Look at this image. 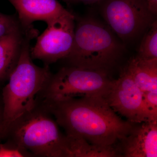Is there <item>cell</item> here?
Instances as JSON below:
<instances>
[{
	"mask_svg": "<svg viewBox=\"0 0 157 157\" xmlns=\"http://www.w3.org/2000/svg\"><path fill=\"white\" fill-rule=\"evenodd\" d=\"M63 1L68 2H75V1H78V0H63Z\"/></svg>",
	"mask_w": 157,
	"mask_h": 157,
	"instance_id": "20",
	"label": "cell"
},
{
	"mask_svg": "<svg viewBox=\"0 0 157 157\" xmlns=\"http://www.w3.org/2000/svg\"><path fill=\"white\" fill-rule=\"evenodd\" d=\"M17 11L18 19L26 27L42 21L47 24L70 13L57 0H9Z\"/></svg>",
	"mask_w": 157,
	"mask_h": 157,
	"instance_id": "10",
	"label": "cell"
},
{
	"mask_svg": "<svg viewBox=\"0 0 157 157\" xmlns=\"http://www.w3.org/2000/svg\"><path fill=\"white\" fill-rule=\"evenodd\" d=\"M67 157H119L115 146H103L89 142L82 137L66 134Z\"/></svg>",
	"mask_w": 157,
	"mask_h": 157,
	"instance_id": "13",
	"label": "cell"
},
{
	"mask_svg": "<svg viewBox=\"0 0 157 157\" xmlns=\"http://www.w3.org/2000/svg\"><path fill=\"white\" fill-rule=\"evenodd\" d=\"M84 3L86 5H90V4H94V3L100 2L102 0H78Z\"/></svg>",
	"mask_w": 157,
	"mask_h": 157,
	"instance_id": "18",
	"label": "cell"
},
{
	"mask_svg": "<svg viewBox=\"0 0 157 157\" xmlns=\"http://www.w3.org/2000/svg\"><path fill=\"white\" fill-rule=\"evenodd\" d=\"M42 105L66 134L100 146H115L135 124L122 119L101 96L60 101L44 100Z\"/></svg>",
	"mask_w": 157,
	"mask_h": 157,
	"instance_id": "1",
	"label": "cell"
},
{
	"mask_svg": "<svg viewBox=\"0 0 157 157\" xmlns=\"http://www.w3.org/2000/svg\"><path fill=\"white\" fill-rule=\"evenodd\" d=\"M148 9L153 14H157V0H146Z\"/></svg>",
	"mask_w": 157,
	"mask_h": 157,
	"instance_id": "17",
	"label": "cell"
},
{
	"mask_svg": "<svg viewBox=\"0 0 157 157\" xmlns=\"http://www.w3.org/2000/svg\"><path fill=\"white\" fill-rule=\"evenodd\" d=\"M11 143L31 155L67 157L68 138L42 105L16 120L9 127Z\"/></svg>",
	"mask_w": 157,
	"mask_h": 157,
	"instance_id": "3",
	"label": "cell"
},
{
	"mask_svg": "<svg viewBox=\"0 0 157 157\" xmlns=\"http://www.w3.org/2000/svg\"><path fill=\"white\" fill-rule=\"evenodd\" d=\"M36 35L32 27L0 38V80L9 78L16 67L26 39Z\"/></svg>",
	"mask_w": 157,
	"mask_h": 157,
	"instance_id": "11",
	"label": "cell"
},
{
	"mask_svg": "<svg viewBox=\"0 0 157 157\" xmlns=\"http://www.w3.org/2000/svg\"><path fill=\"white\" fill-rule=\"evenodd\" d=\"M115 147L119 157H157V122L135 124Z\"/></svg>",
	"mask_w": 157,
	"mask_h": 157,
	"instance_id": "9",
	"label": "cell"
},
{
	"mask_svg": "<svg viewBox=\"0 0 157 157\" xmlns=\"http://www.w3.org/2000/svg\"><path fill=\"white\" fill-rule=\"evenodd\" d=\"M2 120L1 119V118H0V138L1 137V136H2V130H1V128H2Z\"/></svg>",
	"mask_w": 157,
	"mask_h": 157,
	"instance_id": "19",
	"label": "cell"
},
{
	"mask_svg": "<svg viewBox=\"0 0 157 157\" xmlns=\"http://www.w3.org/2000/svg\"><path fill=\"white\" fill-rule=\"evenodd\" d=\"M137 56L145 59H157L156 20L147 29L140 43Z\"/></svg>",
	"mask_w": 157,
	"mask_h": 157,
	"instance_id": "14",
	"label": "cell"
},
{
	"mask_svg": "<svg viewBox=\"0 0 157 157\" xmlns=\"http://www.w3.org/2000/svg\"><path fill=\"white\" fill-rule=\"evenodd\" d=\"M75 19L70 12L48 24L30 49L32 58L40 60L47 65L66 58L73 47Z\"/></svg>",
	"mask_w": 157,
	"mask_h": 157,
	"instance_id": "7",
	"label": "cell"
},
{
	"mask_svg": "<svg viewBox=\"0 0 157 157\" xmlns=\"http://www.w3.org/2000/svg\"><path fill=\"white\" fill-rule=\"evenodd\" d=\"M24 26L18 17L0 12V38L11 33L29 28Z\"/></svg>",
	"mask_w": 157,
	"mask_h": 157,
	"instance_id": "15",
	"label": "cell"
},
{
	"mask_svg": "<svg viewBox=\"0 0 157 157\" xmlns=\"http://www.w3.org/2000/svg\"><path fill=\"white\" fill-rule=\"evenodd\" d=\"M100 3L104 19L125 41L138 36L156 20L146 0H102Z\"/></svg>",
	"mask_w": 157,
	"mask_h": 157,
	"instance_id": "6",
	"label": "cell"
},
{
	"mask_svg": "<svg viewBox=\"0 0 157 157\" xmlns=\"http://www.w3.org/2000/svg\"><path fill=\"white\" fill-rule=\"evenodd\" d=\"M2 144H0V148H1V146H2Z\"/></svg>",
	"mask_w": 157,
	"mask_h": 157,
	"instance_id": "21",
	"label": "cell"
},
{
	"mask_svg": "<svg viewBox=\"0 0 157 157\" xmlns=\"http://www.w3.org/2000/svg\"><path fill=\"white\" fill-rule=\"evenodd\" d=\"M33 38L26 39L18 63L3 89L2 135H6L14 121L38 105V96L42 94L52 76L48 65L39 67L33 62L29 44Z\"/></svg>",
	"mask_w": 157,
	"mask_h": 157,
	"instance_id": "2",
	"label": "cell"
},
{
	"mask_svg": "<svg viewBox=\"0 0 157 157\" xmlns=\"http://www.w3.org/2000/svg\"><path fill=\"white\" fill-rule=\"evenodd\" d=\"M108 71L70 66L52 75L42 94L44 100L66 101L73 98L106 97L113 80Z\"/></svg>",
	"mask_w": 157,
	"mask_h": 157,
	"instance_id": "5",
	"label": "cell"
},
{
	"mask_svg": "<svg viewBox=\"0 0 157 157\" xmlns=\"http://www.w3.org/2000/svg\"><path fill=\"white\" fill-rule=\"evenodd\" d=\"M143 101L150 121L157 122V91L143 92Z\"/></svg>",
	"mask_w": 157,
	"mask_h": 157,
	"instance_id": "16",
	"label": "cell"
},
{
	"mask_svg": "<svg viewBox=\"0 0 157 157\" xmlns=\"http://www.w3.org/2000/svg\"><path fill=\"white\" fill-rule=\"evenodd\" d=\"M105 98L114 112L132 123L150 121L144 103L143 92L124 69L118 78L113 80Z\"/></svg>",
	"mask_w": 157,
	"mask_h": 157,
	"instance_id": "8",
	"label": "cell"
},
{
	"mask_svg": "<svg viewBox=\"0 0 157 157\" xmlns=\"http://www.w3.org/2000/svg\"><path fill=\"white\" fill-rule=\"evenodd\" d=\"M124 50L112 32L94 18H83L75 29L73 47L66 58L70 66L108 71Z\"/></svg>",
	"mask_w": 157,
	"mask_h": 157,
	"instance_id": "4",
	"label": "cell"
},
{
	"mask_svg": "<svg viewBox=\"0 0 157 157\" xmlns=\"http://www.w3.org/2000/svg\"><path fill=\"white\" fill-rule=\"evenodd\" d=\"M124 69L143 92L157 91V59L136 56L130 59Z\"/></svg>",
	"mask_w": 157,
	"mask_h": 157,
	"instance_id": "12",
	"label": "cell"
}]
</instances>
